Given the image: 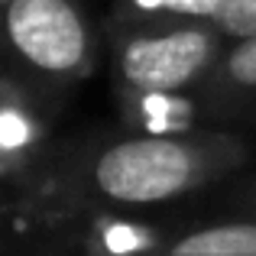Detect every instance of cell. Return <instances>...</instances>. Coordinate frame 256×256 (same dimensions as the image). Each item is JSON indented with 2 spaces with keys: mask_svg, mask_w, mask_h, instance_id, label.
<instances>
[{
  "mask_svg": "<svg viewBox=\"0 0 256 256\" xmlns=\"http://www.w3.org/2000/svg\"><path fill=\"white\" fill-rule=\"evenodd\" d=\"M208 23H211L227 42L250 39V36H256V0H224L220 10L214 13Z\"/></svg>",
  "mask_w": 256,
  "mask_h": 256,
  "instance_id": "obj_9",
  "label": "cell"
},
{
  "mask_svg": "<svg viewBox=\"0 0 256 256\" xmlns=\"http://www.w3.org/2000/svg\"><path fill=\"white\" fill-rule=\"evenodd\" d=\"M230 204L237 208L240 218H256V175H250L246 182H240L230 192Z\"/></svg>",
  "mask_w": 256,
  "mask_h": 256,
  "instance_id": "obj_11",
  "label": "cell"
},
{
  "mask_svg": "<svg viewBox=\"0 0 256 256\" xmlns=\"http://www.w3.org/2000/svg\"><path fill=\"white\" fill-rule=\"evenodd\" d=\"M194 98L204 126L256 117V36L227 42Z\"/></svg>",
  "mask_w": 256,
  "mask_h": 256,
  "instance_id": "obj_5",
  "label": "cell"
},
{
  "mask_svg": "<svg viewBox=\"0 0 256 256\" xmlns=\"http://www.w3.org/2000/svg\"><path fill=\"white\" fill-rule=\"evenodd\" d=\"M250 159V143L220 126L182 136H94L62 150L49 146L13 208L26 220L126 214L211 188Z\"/></svg>",
  "mask_w": 256,
  "mask_h": 256,
  "instance_id": "obj_1",
  "label": "cell"
},
{
  "mask_svg": "<svg viewBox=\"0 0 256 256\" xmlns=\"http://www.w3.org/2000/svg\"><path fill=\"white\" fill-rule=\"evenodd\" d=\"M126 133L140 136H182L204 130L194 91H124L114 88Z\"/></svg>",
  "mask_w": 256,
  "mask_h": 256,
  "instance_id": "obj_6",
  "label": "cell"
},
{
  "mask_svg": "<svg viewBox=\"0 0 256 256\" xmlns=\"http://www.w3.org/2000/svg\"><path fill=\"white\" fill-rule=\"evenodd\" d=\"M166 240L159 224L130 220L126 214H94L78 240V256H156Z\"/></svg>",
  "mask_w": 256,
  "mask_h": 256,
  "instance_id": "obj_7",
  "label": "cell"
},
{
  "mask_svg": "<svg viewBox=\"0 0 256 256\" xmlns=\"http://www.w3.org/2000/svg\"><path fill=\"white\" fill-rule=\"evenodd\" d=\"M156 256H256V218H227L182 230Z\"/></svg>",
  "mask_w": 256,
  "mask_h": 256,
  "instance_id": "obj_8",
  "label": "cell"
},
{
  "mask_svg": "<svg viewBox=\"0 0 256 256\" xmlns=\"http://www.w3.org/2000/svg\"><path fill=\"white\" fill-rule=\"evenodd\" d=\"M169 0H117L110 10V16L120 20H152V16H166Z\"/></svg>",
  "mask_w": 256,
  "mask_h": 256,
  "instance_id": "obj_10",
  "label": "cell"
},
{
  "mask_svg": "<svg viewBox=\"0 0 256 256\" xmlns=\"http://www.w3.org/2000/svg\"><path fill=\"white\" fill-rule=\"evenodd\" d=\"M6 75L56 100L94 75L100 32L82 0H6L0 13Z\"/></svg>",
  "mask_w": 256,
  "mask_h": 256,
  "instance_id": "obj_2",
  "label": "cell"
},
{
  "mask_svg": "<svg viewBox=\"0 0 256 256\" xmlns=\"http://www.w3.org/2000/svg\"><path fill=\"white\" fill-rule=\"evenodd\" d=\"M4 4H6V0H0V13H4Z\"/></svg>",
  "mask_w": 256,
  "mask_h": 256,
  "instance_id": "obj_12",
  "label": "cell"
},
{
  "mask_svg": "<svg viewBox=\"0 0 256 256\" xmlns=\"http://www.w3.org/2000/svg\"><path fill=\"white\" fill-rule=\"evenodd\" d=\"M114 88L124 91H198L227 39L204 20L107 16Z\"/></svg>",
  "mask_w": 256,
  "mask_h": 256,
  "instance_id": "obj_3",
  "label": "cell"
},
{
  "mask_svg": "<svg viewBox=\"0 0 256 256\" xmlns=\"http://www.w3.org/2000/svg\"><path fill=\"white\" fill-rule=\"evenodd\" d=\"M49 98L13 75H0V159L16 175V188L49 152Z\"/></svg>",
  "mask_w": 256,
  "mask_h": 256,
  "instance_id": "obj_4",
  "label": "cell"
}]
</instances>
